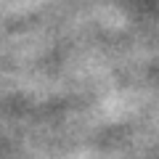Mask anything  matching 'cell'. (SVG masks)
<instances>
[]
</instances>
